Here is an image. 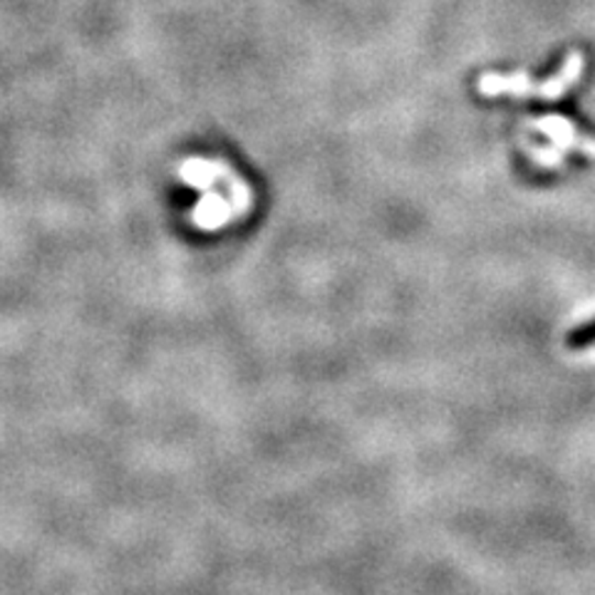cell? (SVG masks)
I'll use <instances>...</instances> for the list:
<instances>
[{"label": "cell", "mask_w": 595, "mask_h": 595, "mask_svg": "<svg viewBox=\"0 0 595 595\" xmlns=\"http://www.w3.org/2000/svg\"><path fill=\"white\" fill-rule=\"evenodd\" d=\"M583 75V55L579 51L569 53L565 57L563 67L555 75H551L549 80L536 82L529 73H484L480 77V92L484 97H499V95H514V97H529L536 95L546 102H555L561 97L575 87V82L581 80Z\"/></svg>", "instance_id": "cell-1"}, {"label": "cell", "mask_w": 595, "mask_h": 595, "mask_svg": "<svg viewBox=\"0 0 595 595\" xmlns=\"http://www.w3.org/2000/svg\"><path fill=\"white\" fill-rule=\"evenodd\" d=\"M536 132L546 134L551 140V144L555 146V150H583L585 154H595V142H588L585 136L579 134V130H575V124L571 120H565V117H559V114H549V117H541V120H536L533 124Z\"/></svg>", "instance_id": "cell-2"}, {"label": "cell", "mask_w": 595, "mask_h": 595, "mask_svg": "<svg viewBox=\"0 0 595 595\" xmlns=\"http://www.w3.org/2000/svg\"><path fill=\"white\" fill-rule=\"evenodd\" d=\"M231 213H233L231 201L209 189V191H203V199L197 203V209H194L191 217L197 227L213 231V229H221L223 223H229Z\"/></svg>", "instance_id": "cell-3"}, {"label": "cell", "mask_w": 595, "mask_h": 595, "mask_svg": "<svg viewBox=\"0 0 595 595\" xmlns=\"http://www.w3.org/2000/svg\"><path fill=\"white\" fill-rule=\"evenodd\" d=\"M179 174H181V181L189 184V187L199 189V191H209V189H213V184L221 181V177H227L229 169L219 162L191 157L181 164Z\"/></svg>", "instance_id": "cell-4"}, {"label": "cell", "mask_w": 595, "mask_h": 595, "mask_svg": "<svg viewBox=\"0 0 595 595\" xmlns=\"http://www.w3.org/2000/svg\"><path fill=\"white\" fill-rule=\"evenodd\" d=\"M593 343H595V323L573 330V333L569 335V345L571 348H588Z\"/></svg>", "instance_id": "cell-5"}, {"label": "cell", "mask_w": 595, "mask_h": 595, "mask_svg": "<svg viewBox=\"0 0 595 595\" xmlns=\"http://www.w3.org/2000/svg\"><path fill=\"white\" fill-rule=\"evenodd\" d=\"M533 157L536 162L546 164V167H559V164L563 162L561 159V150H555V146H539V150H533Z\"/></svg>", "instance_id": "cell-6"}]
</instances>
